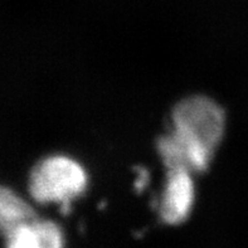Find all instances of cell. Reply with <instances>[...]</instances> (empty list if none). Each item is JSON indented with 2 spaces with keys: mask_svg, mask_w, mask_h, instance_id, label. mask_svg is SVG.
Returning <instances> with one entry per match:
<instances>
[{
  "mask_svg": "<svg viewBox=\"0 0 248 248\" xmlns=\"http://www.w3.org/2000/svg\"><path fill=\"white\" fill-rule=\"evenodd\" d=\"M171 123V131L157 141L168 170L204 171L223 138L226 116L222 107L205 96H192L174 107Z\"/></svg>",
  "mask_w": 248,
  "mask_h": 248,
  "instance_id": "1",
  "label": "cell"
},
{
  "mask_svg": "<svg viewBox=\"0 0 248 248\" xmlns=\"http://www.w3.org/2000/svg\"><path fill=\"white\" fill-rule=\"evenodd\" d=\"M5 248H63L62 231L52 220L35 218L5 237Z\"/></svg>",
  "mask_w": 248,
  "mask_h": 248,
  "instance_id": "4",
  "label": "cell"
},
{
  "mask_svg": "<svg viewBox=\"0 0 248 248\" xmlns=\"http://www.w3.org/2000/svg\"><path fill=\"white\" fill-rule=\"evenodd\" d=\"M87 186V174L73 159L63 155L49 156L35 164L29 175V194L41 204L60 203L66 212L71 202Z\"/></svg>",
  "mask_w": 248,
  "mask_h": 248,
  "instance_id": "2",
  "label": "cell"
},
{
  "mask_svg": "<svg viewBox=\"0 0 248 248\" xmlns=\"http://www.w3.org/2000/svg\"><path fill=\"white\" fill-rule=\"evenodd\" d=\"M195 189L192 173L175 169L168 171L160 201V216L165 223L179 224L188 218L194 204Z\"/></svg>",
  "mask_w": 248,
  "mask_h": 248,
  "instance_id": "3",
  "label": "cell"
},
{
  "mask_svg": "<svg viewBox=\"0 0 248 248\" xmlns=\"http://www.w3.org/2000/svg\"><path fill=\"white\" fill-rule=\"evenodd\" d=\"M37 218L34 209L14 190L0 186V234L6 237L19 226Z\"/></svg>",
  "mask_w": 248,
  "mask_h": 248,
  "instance_id": "5",
  "label": "cell"
}]
</instances>
